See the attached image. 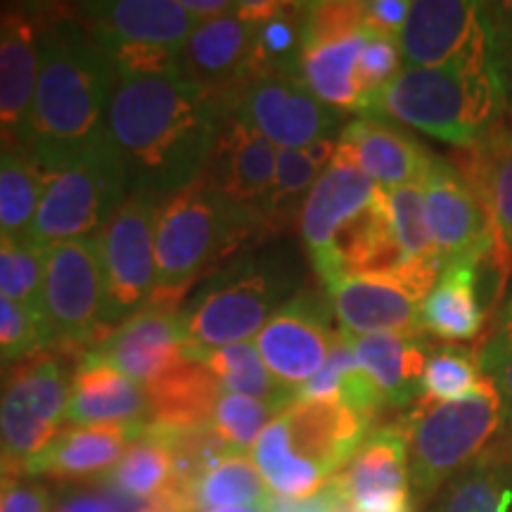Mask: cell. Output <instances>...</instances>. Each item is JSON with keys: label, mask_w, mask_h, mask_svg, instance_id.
Segmentation results:
<instances>
[{"label": "cell", "mask_w": 512, "mask_h": 512, "mask_svg": "<svg viewBox=\"0 0 512 512\" xmlns=\"http://www.w3.org/2000/svg\"><path fill=\"white\" fill-rule=\"evenodd\" d=\"M12 479H17L15 472L10 470L8 465L0 463V512H3V501H5V491H8V486Z\"/></svg>", "instance_id": "11a10c76"}, {"label": "cell", "mask_w": 512, "mask_h": 512, "mask_svg": "<svg viewBox=\"0 0 512 512\" xmlns=\"http://www.w3.org/2000/svg\"><path fill=\"white\" fill-rule=\"evenodd\" d=\"M354 508L411 496V456L403 427H382L368 434L351 463L339 472Z\"/></svg>", "instance_id": "4316f807"}, {"label": "cell", "mask_w": 512, "mask_h": 512, "mask_svg": "<svg viewBox=\"0 0 512 512\" xmlns=\"http://www.w3.org/2000/svg\"><path fill=\"white\" fill-rule=\"evenodd\" d=\"M283 411L271 406V403L252 399V396L228 394L223 392L214 408L211 425L214 430L228 441L238 453H247V448L256 444L261 432Z\"/></svg>", "instance_id": "7bdbcfd3"}, {"label": "cell", "mask_w": 512, "mask_h": 512, "mask_svg": "<svg viewBox=\"0 0 512 512\" xmlns=\"http://www.w3.org/2000/svg\"><path fill=\"white\" fill-rule=\"evenodd\" d=\"M354 512H415V508L413 498H401V501L361 505V508H354Z\"/></svg>", "instance_id": "f5cc1de1"}, {"label": "cell", "mask_w": 512, "mask_h": 512, "mask_svg": "<svg viewBox=\"0 0 512 512\" xmlns=\"http://www.w3.org/2000/svg\"><path fill=\"white\" fill-rule=\"evenodd\" d=\"M411 5V0H370L366 3V31L373 36L399 38Z\"/></svg>", "instance_id": "7dc6e473"}, {"label": "cell", "mask_w": 512, "mask_h": 512, "mask_svg": "<svg viewBox=\"0 0 512 512\" xmlns=\"http://www.w3.org/2000/svg\"><path fill=\"white\" fill-rule=\"evenodd\" d=\"M55 347L53 330L41 313L0 294V358L19 363Z\"/></svg>", "instance_id": "b9f144b4"}, {"label": "cell", "mask_w": 512, "mask_h": 512, "mask_svg": "<svg viewBox=\"0 0 512 512\" xmlns=\"http://www.w3.org/2000/svg\"><path fill=\"white\" fill-rule=\"evenodd\" d=\"M477 190L494 228L498 254L512 273V128L498 124L456 164Z\"/></svg>", "instance_id": "83f0119b"}, {"label": "cell", "mask_w": 512, "mask_h": 512, "mask_svg": "<svg viewBox=\"0 0 512 512\" xmlns=\"http://www.w3.org/2000/svg\"><path fill=\"white\" fill-rule=\"evenodd\" d=\"M264 226L256 211L240 207L202 181L159 204L155 230V292L150 299L181 304L200 275L238 252Z\"/></svg>", "instance_id": "277c9868"}, {"label": "cell", "mask_w": 512, "mask_h": 512, "mask_svg": "<svg viewBox=\"0 0 512 512\" xmlns=\"http://www.w3.org/2000/svg\"><path fill=\"white\" fill-rule=\"evenodd\" d=\"M437 512H512V465L501 451H486L453 479Z\"/></svg>", "instance_id": "836d02e7"}, {"label": "cell", "mask_w": 512, "mask_h": 512, "mask_svg": "<svg viewBox=\"0 0 512 512\" xmlns=\"http://www.w3.org/2000/svg\"><path fill=\"white\" fill-rule=\"evenodd\" d=\"M207 512H266V503L256 505H230V508H216Z\"/></svg>", "instance_id": "9f6ffc18"}, {"label": "cell", "mask_w": 512, "mask_h": 512, "mask_svg": "<svg viewBox=\"0 0 512 512\" xmlns=\"http://www.w3.org/2000/svg\"><path fill=\"white\" fill-rule=\"evenodd\" d=\"M486 261L463 259L444 266L437 285L422 302L427 332L446 342H470L482 335L491 306L486 297Z\"/></svg>", "instance_id": "484cf974"}, {"label": "cell", "mask_w": 512, "mask_h": 512, "mask_svg": "<svg viewBox=\"0 0 512 512\" xmlns=\"http://www.w3.org/2000/svg\"><path fill=\"white\" fill-rule=\"evenodd\" d=\"M479 368L496 384L512 415V292L498 311L494 330L479 351Z\"/></svg>", "instance_id": "bcb514c9"}, {"label": "cell", "mask_w": 512, "mask_h": 512, "mask_svg": "<svg viewBox=\"0 0 512 512\" xmlns=\"http://www.w3.org/2000/svg\"><path fill=\"white\" fill-rule=\"evenodd\" d=\"M174 460L166 441L159 437V432L150 422H145L140 437L126 448L124 456L107 475L128 494H136L140 498H155L159 491L169 484Z\"/></svg>", "instance_id": "f35d334b"}, {"label": "cell", "mask_w": 512, "mask_h": 512, "mask_svg": "<svg viewBox=\"0 0 512 512\" xmlns=\"http://www.w3.org/2000/svg\"><path fill=\"white\" fill-rule=\"evenodd\" d=\"M43 259L29 240L0 233V294L43 316ZM46 318V316H43Z\"/></svg>", "instance_id": "60d3db41"}, {"label": "cell", "mask_w": 512, "mask_h": 512, "mask_svg": "<svg viewBox=\"0 0 512 512\" xmlns=\"http://www.w3.org/2000/svg\"><path fill=\"white\" fill-rule=\"evenodd\" d=\"M494 12H496L498 24H501L503 34H508L512 38V0H508V3L494 5Z\"/></svg>", "instance_id": "db71d44e"}, {"label": "cell", "mask_w": 512, "mask_h": 512, "mask_svg": "<svg viewBox=\"0 0 512 512\" xmlns=\"http://www.w3.org/2000/svg\"><path fill=\"white\" fill-rule=\"evenodd\" d=\"M484 373L479 368V351L444 344L430 351L422 392L418 401L446 403L470 396L482 384Z\"/></svg>", "instance_id": "ab89813d"}, {"label": "cell", "mask_w": 512, "mask_h": 512, "mask_svg": "<svg viewBox=\"0 0 512 512\" xmlns=\"http://www.w3.org/2000/svg\"><path fill=\"white\" fill-rule=\"evenodd\" d=\"M226 117V100L181 67L114 74L107 136L128 185L152 197L174 195L200 181Z\"/></svg>", "instance_id": "6da1fadb"}, {"label": "cell", "mask_w": 512, "mask_h": 512, "mask_svg": "<svg viewBox=\"0 0 512 512\" xmlns=\"http://www.w3.org/2000/svg\"><path fill=\"white\" fill-rule=\"evenodd\" d=\"M268 496H271L268 484L247 453H230L209 472H204L195 486V503L202 512L230 508V505L266 503Z\"/></svg>", "instance_id": "74e56055"}, {"label": "cell", "mask_w": 512, "mask_h": 512, "mask_svg": "<svg viewBox=\"0 0 512 512\" xmlns=\"http://www.w3.org/2000/svg\"><path fill=\"white\" fill-rule=\"evenodd\" d=\"M380 195L375 185L358 166L335 150V157L318 178L299 211V230L318 278L328 273L332 242L351 221L373 207Z\"/></svg>", "instance_id": "e0dca14e"}, {"label": "cell", "mask_w": 512, "mask_h": 512, "mask_svg": "<svg viewBox=\"0 0 512 512\" xmlns=\"http://www.w3.org/2000/svg\"><path fill=\"white\" fill-rule=\"evenodd\" d=\"M150 401V422L162 427L209 425L223 389L207 366L183 361L145 384Z\"/></svg>", "instance_id": "f546056e"}, {"label": "cell", "mask_w": 512, "mask_h": 512, "mask_svg": "<svg viewBox=\"0 0 512 512\" xmlns=\"http://www.w3.org/2000/svg\"><path fill=\"white\" fill-rule=\"evenodd\" d=\"M41 24L29 10L0 12V145L24 147L38 79Z\"/></svg>", "instance_id": "603a6c76"}, {"label": "cell", "mask_w": 512, "mask_h": 512, "mask_svg": "<svg viewBox=\"0 0 512 512\" xmlns=\"http://www.w3.org/2000/svg\"><path fill=\"white\" fill-rule=\"evenodd\" d=\"M337 150L384 190L422 183L434 157L411 131L380 117H358L339 131Z\"/></svg>", "instance_id": "7402d4cb"}, {"label": "cell", "mask_w": 512, "mask_h": 512, "mask_svg": "<svg viewBox=\"0 0 512 512\" xmlns=\"http://www.w3.org/2000/svg\"><path fill=\"white\" fill-rule=\"evenodd\" d=\"M128 176L112 143L46 174L29 242L46 249L57 242L88 240L126 200Z\"/></svg>", "instance_id": "9c48e42d"}, {"label": "cell", "mask_w": 512, "mask_h": 512, "mask_svg": "<svg viewBox=\"0 0 512 512\" xmlns=\"http://www.w3.org/2000/svg\"><path fill=\"white\" fill-rule=\"evenodd\" d=\"M328 302L344 335H422V299L396 275H347L328 285Z\"/></svg>", "instance_id": "d6986e66"}, {"label": "cell", "mask_w": 512, "mask_h": 512, "mask_svg": "<svg viewBox=\"0 0 512 512\" xmlns=\"http://www.w3.org/2000/svg\"><path fill=\"white\" fill-rule=\"evenodd\" d=\"M280 418L290 451L325 479L339 475L354 460L373 425L370 415L342 401H294Z\"/></svg>", "instance_id": "ffe728a7"}, {"label": "cell", "mask_w": 512, "mask_h": 512, "mask_svg": "<svg viewBox=\"0 0 512 512\" xmlns=\"http://www.w3.org/2000/svg\"><path fill=\"white\" fill-rule=\"evenodd\" d=\"M228 114L280 150L323 143L339 131V112L323 105L297 76H252L230 98Z\"/></svg>", "instance_id": "4fadbf2b"}, {"label": "cell", "mask_w": 512, "mask_h": 512, "mask_svg": "<svg viewBox=\"0 0 512 512\" xmlns=\"http://www.w3.org/2000/svg\"><path fill=\"white\" fill-rule=\"evenodd\" d=\"M91 351L145 387L166 370L188 361L181 304L150 299Z\"/></svg>", "instance_id": "2e32d148"}, {"label": "cell", "mask_w": 512, "mask_h": 512, "mask_svg": "<svg viewBox=\"0 0 512 512\" xmlns=\"http://www.w3.org/2000/svg\"><path fill=\"white\" fill-rule=\"evenodd\" d=\"M3 512H53V496L46 484L17 477L5 491Z\"/></svg>", "instance_id": "c3c4849f"}, {"label": "cell", "mask_w": 512, "mask_h": 512, "mask_svg": "<svg viewBox=\"0 0 512 512\" xmlns=\"http://www.w3.org/2000/svg\"><path fill=\"white\" fill-rule=\"evenodd\" d=\"M79 19L114 74L164 72L181 67V50L202 24L183 0H107L83 3Z\"/></svg>", "instance_id": "52a82bcc"}, {"label": "cell", "mask_w": 512, "mask_h": 512, "mask_svg": "<svg viewBox=\"0 0 512 512\" xmlns=\"http://www.w3.org/2000/svg\"><path fill=\"white\" fill-rule=\"evenodd\" d=\"M72 373L62 351H38L12 366L0 387V463L19 477L27 460L62 434Z\"/></svg>", "instance_id": "30bf717a"}, {"label": "cell", "mask_w": 512, "mask_h": 512, "mask_svg": "<svg viewBox=\"0 0 512 512\" xmlns=\"http://www.w3.org/2000/svg\"><path fill=\"white\" fill-rule=\"evenodd\" d=\"M252 460L259 467L264 482L278 496L306 498L323 489V484L328 482L318 470L302 463L290 451L285 422L280 415L256 439V444L252 446Z\"/></svg>", "instance_id": "8d00e7d4"}, {"label": "cell", "mask_w": 512, "mask_h": 512, "mask_svg": "<svg viewBox=\"0 0 512 512\" xmlns=\"http://www.w3.org/2000/svg\"><path fill=\"white\" fill-rule=\"evenodd\" d=\"M399 72H401L399 38L370 34L356 62V86H358V93H361L358 112H361L363 105H366L370 98H375V95L380 93Z\"/></svg>", "instance_id": "f6af8a7d"}, {"label": "cell", "mask_w": 512, "mask_h": 512, "mask_svg": "<svg viewBox=\"0 0 512 512\" xmlns=\"http://www.w3.org/2000/svg\"><path fill=\"white\" fill-rule=\"evenodd\" d=\"M67 422L74 427L145 425L150 422V401L143 384L86 351L72 370Z\"/></svg>", "instance_id": "cb8c5ba5"}, {"label": "cell", "mask_w": 512, "mask_h": 512, "mask_svg": "<svg viewBox=\"0 0 512 512\" xmlns=\"http://www.w3.org/2000/svg\"><path fill=\"white\" fill-rule=\"evenodd\" d=\"M508 102L505 72L403 67L361 114L418 128L467 150L501 124Z\"/></svg>", "instance_id": "3957f363"}, {"label": "cell", "mask_w": 512, "mask_h": 512, "mask_svg": "<svg viewBox=\"0 0 512 512\" xmlns=\"http://www.w3.org/2000/svg\"><path fill=\"white\" fill-rule=\"evenodd\" d=\"M43 316L53 330L55 347L91 351L110 335L105 280L95 240H67L41 249Z\"/></svg>", "instance_id": "8fae6325"}, {"label": "cell", "mask_w": 512, "mask_h": 512, "mask_svg": "<svg viewBox=\"0 0 512 512\" xmlns=\"http://www.w3.org/2000/svg\"><path fill=\"white\" fill-rule=\"evenodd\" d=\"M332 306L318 294L302 292L280 306L254 344L268 373L292 399L328 361L339 332L332 330Z\"/></svg>", "instance_id": "5bb4252c"}, {"label": "cell", "mask_w": 512, "mask_h": 512, "mask_svg": "<svg viewBox=\"0 0 512 512\" xmlns=\"http://www.w3.org/2000/svg\"><path fill=\"white\" fill-rule=\"evenodd\" d=\"M53 512H112L98 491H74L55 505Z\"/></svg>", "instance_id": "f907efd6"}, {"label": "cell", "mask_w": 512, "mask_h": 512, "mask_svg": "<svg viewBox=\"0 0 512 512\" xmlns=\"http://www.w3.org/2000/svg\"><path fill=\"white\" fill-rule=\"evenodd\" d=\"M95 491L105 498L112 512H166L159 505L157 498H140L136 494H128L107 477L95 479Z\"/></svg>", "instance_id": "681fc988"}, {"label": "cell", "mask_w": 512, "mask_h": 512, "mask_svg": "<svg viewBox=\"0 0 512 512\" xmlns=\"http://www.w3.org/2000/svg\"><path fill=\"white\" fill-rule=\"evenodd\" d=\"M356 363L366 370L389 406H411L420 399L430 344L422 335H347Z\"/></svg>", "instance_id": "f1b7e54d"}, {"label": "cell", "mask_w": 512, "mask_h": 512, "mask_svg": "<svg viewBox=\"0 0 512 512\" xmlns=\"http://www.w3.org/2000/svg\"><path fill=\"white\" fill-rule=\"evenodd\" d=\"M508 408L489 377L470 396L446 403L415 401L406 432L411 482L420 496H430L451 477H458L489 451L503 430Z\"/></svg>", "instance_id": "8992f818"}, {"label": "cell", "mask_w": 512, "mask_h": 512, "mask_svg": "<svg viewBox=\"0 0 512 512\" xmlns=\"http://www.w3.org/2000/svg\"><path fill=\"white\" fill-rule=\"evenodd\" d=\"M145 425H86L62 430L38 456L27 460L22 475L67 479H100L119 463Z\"/></svg>", "instance_id": "d4e9b609"}, {"label": "cell", "mask_w": 512, "mask_h": 512, "mask_svg": "<svg viewBox=\"0 0 512 512\" xmlns=\"http://www.w3.org/2000/svg\"><path fill=\"white\" fill-rule=\"evenodd\" d=\"M202 366L211 370L223 392L252 396V399L271 403L278 411H285L294 403L292 396L268 373L264 358H261L252 339L214 351L204 358Z\"/></svg>", "instance_id": "d590c367"}, {"label": "cell", "mask_w": 512, "mask_h": 512, "mask_svg": "<svg viewBox=\"0 0 512 512\" xmlns=\"http://www.w3.org/2000/svg\"><path fill=\"white\" fill-rule=\"evenodd\" d=\"M304 8L306 3H268V0L238 3L242 15L254 22L252 76H297L304 50Z\"/></svg>", "instance_id": "4dcf8cb0"}, {"label": "cell", "mask_w": 512, "mask_h": 512, "mask_svg": "<svg viewBox=\"0 0 512 512\" xmlns=\"http://www.w3.org/2000/svg\"><path fill=\"white\" fill-rule=\"evenodd\" d=\"M278 147L238 117L223 119L200 181L264 221L278 171ZM266 226V223H264Z\"/></svg>", "instance_id": "ac0fdd59"}, {"label": "cell", "mask_w": 512, "mask_h": 512, "mask_svg": "<svg viewBox=\"0 0 512 512\" xmlns=\"http://www.w3.org/2000/svg\"><path fill=\"white\" fill-rule=\"evenodd\" d=\"M46 188V171L27 152L0 150V233L29 240Z\"/></svg>", "instance_id": "e575fe53"}, {"label": "cell", "mask_w": 512, "mask_h": 512, "mask_svg": "<svg viewBox=\"0 0 512 512\" xmlns=\"http://www.w3.org/2000/svg\"><path fill=\"white\" fill-rule=\"evenodd\" d=\"M420 185L425 197L427 228L441 256V264L446 266L463 259L486 261L496 256L498 264L505 268L489 214L477 190L460 174L456 164L434 157ZM508 275L512 273L508 271Z\"/></svg>", "instance_id": "9a60e30c"}, {"label": "cell", "mask_w": 512, "mask_h": 512, "mask_svg": "<svg viewBox=\"0 0 512 512\" xmlns=\"http://www.w3.org/2000/svg\"><path fill=\"white\" fill-rule=\"evenodd\" d=\"M185 8H188L192 15L200 17L202 22L204 19L211 17H219L223 12H228L233 8V3H223V0H185Z\"/></svg>", "instance_id": "816d5d0a"}, {"label": "cell", "mask_w": 512, "mask_h": 512, "mask_svg": "<svg viewBox=\"0 0 512 512\" xmlns=\"http://www.w3.org/2000/svg\"><path fill=\"white\" fill-rule=\"evenodd\" d=\"M358 34H368L366 3H354V0L306 3L302 27L304 50L325 46V43L344 41V38Z\"/></svg>", "instance_id": "ee69618b"}, {"label": "cell", "mask_w": 512, "mask_h": 512, "mask_svg": "<svg viewBox=\"0 0 512 512\" xmlns=\"http://www.w3.org/2000/svg\"><path fill=\"white\" fill-rule=\"evenodd\" d=\"M368 36L370 34H358L344 41L302 50L297 72L299 81L332 110L358 112L361 93L356 86V62Z\"/></svg>", "instance_id": "1f68e13d"}, {"label": "cell", "mask_w": 512, "mask_h": 512, "mask_svg": "<svg viewBox=\"0 0 512 512\" xmlns=\"http://www.w3.org/2000/svg\"><path fill=\"white\" fill-rule=\"evenodd\" d=\"M112 91L114 67L86 24L76 17L43 22L24 152L50 174L110 143Z\"/></svg>", "instance_id": "7a4b0ae2"}, {"label": "cell", "mask_w": 512, "mask_h": 512, "mask_svg": "<svg viewBox=\"0 0 512 512\" xmlns=\"http://www.w3.org/2000/svg\"><path fill=\"white\" fill-rule=\"evenodd\" d=\"M290 280L268 256H242L216 271L181 306L185 356L204 358L230 344L249 342L280 309Z\"/></svg>", "instance_id": "5b68a950"}, {"label": "cell", "mask_w": 512, "mask_h": 512, "mask_svg": "<svg viewBox=\"0 0 512 512\" xmlns=\"http://www.w3.org/2000/svg\"><path fill=\"white\" fill-rule=\"evenodd\" d=\"M399 48L406 67L505 72V38L494 5L415 0Z\"/></svg>", "instance_id": "ba28073f"}, {"label": "cell", "mask_w": 512, "mask_h": 512, "mask_svg": "<svg viewBox=\"0 0 512 512\" xmlns=\"http://www.w3.org/2000/svg\"><path fill=\"white\" fill-rule=\"evenodd\" d=\"M254 22L242 15L238 3L219 17L204 19L181 50V72L226 100L252 79Z\"/></svg>", "instance_id": "44dd1931"}, {"label": "cell", "mask_w": 512, "mask_h": 512, "mask_svg": "<svg viewBox=\"0 0 512 512\" xmlns=\"http://www.w3.org/2000/svg\"><path fill=\"white\" fill-rule=\"evenodd\" d=\"M5 366H8V363H5L3 358H0V380H5Z\"/></svg>", "instance_id": "6f0895ef"}, {"label": "cell", "mask_w": 512, "mask_h": 512, "mask_svg": "<svg viewBox=\"0 0 512 512\" xmlns=\"http://www.w3.org/2000/svg\"><path fill=\"white\" fill-rule=\"evenodd\" d=\"M335 150V140H323V143L299 147V150L278 152V171H275V185L266 204L264 223L278 228L280 223L302 211L306 195L330 166Z\"/></svg>", "instance_id": "d6a6232c"}, {"label": "cell", "mask_w": 512, "mask_h": 512, "mask_svg": "<svg viewBox=\"0 0 512 512\" xmlns=\"http://www.w3.org/2000/svg\"><path fill=\"white\" fill-rule=\"evenodd\" d=\"M157 214V197L133 192L93 238L105 280L110 330L143 309L155 292Z\"/></svg>", "instance_id": "7c38bea8"}]
</instances>
